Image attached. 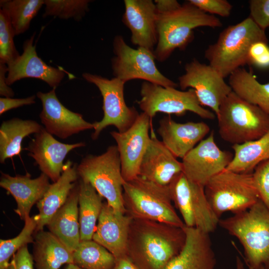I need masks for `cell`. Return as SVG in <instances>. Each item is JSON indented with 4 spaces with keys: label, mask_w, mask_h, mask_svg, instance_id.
Returning <instances> with one entry per match:
<instances>
[{
    "label": "cell",
    "mask_w": 269,
    "mask_h": 269,
    "mask_svg": "<svg viewBox=\"0 0 269 269\" xmlns=\"http://www.w3.org/2000/svg\"><path fill=\"white\" fill-rule=\"evenodd\" d=\"M234 156L225 170L252 173L261 162L269 159V132L257 139L232 146Z\"/></svg>",
    "instance_id": "obj_31"
},
{
    "label": "cell",
    "mask_w": 269,
    "mask_h": 269,
    "mask_svg": "<svg viewBox=\"0 0 269 269\" xmlns=\"http://www.w3.org/2000/svg\"><path fill=\"white\" fill-rule=\"evenodd\" d=\"M56 88L47 93L38 92L36 96L42 104L39 117L49 134L62 139L87 130L94 129V123L85 121L83 116L66 108L58 99Z\"/></svg>",
    "instance_id": "obj_16"
},
{
    "label": "cell",
    "mask_w": 269,
    "mask_h": 269,
    "mask_svg": "<svg viewBox=\"0 0 269 269\" xmlns=\"http://www.w3.org/2000/svg\"><path fill=\"white\" fill-rule=\"evenodd\" d=\"M154 2L159 14L172 11L181 5L176 0H155Z\"/></svg>",
    "instance_id": "obj_44"
},
{
    "label": "cell",
    "mask_w": 269,
    "mask_h": 269,
    "mask_svg": "<svg viewBox=\"0 0 269 269\" xmlns=\"http://www.w3.org/2000/svg\"><path fill=\"white\" fill-rule=\"evenodd\" d=\"M79 183H76L63 205L47 224L49 231L73 253L80 240L79 221Z\"/></svg>",
    "instance_id": "obj_25"
},
{
    "label": "cell",
    "mask_w": 269,
    "mask_h": 269,
    "mask_svg": "<svg viewBox=\"0 0 269 269\" xmlns=\"http://www.w3.org/2000/svg\"><path fill=\"white\" fill-rule=\"evenodd\" d=\"M141 99L137 102L139 108L150 118L157 113L183 116L191 112L202 119L213 120L216 115L200 103L193 89L178 90L144 81L140 88Z\"/></svg>",
    "instance_id": "obj_10"
},
{
    "label": "cell",
    "mask_w": 269,
    "mask_h": 269,
    "mask_svg": "<svg viewBox=\"0 0 269 269\" xmlns=\"http://www.w3.org/2000/svg\"><path fill=\"white\" fill-rule=\"evenodd\" d=\"M20 233L8 240H0V269H6L10 259L21 248L33 243V235L37 224V215L30 217L25 221Z\"/></svg>",
    "instance_id": "obj_34"
},
{
    "label": "cell",
    "mask_w": 269,
    "mask_h": 269,
    "mask_svg": "<svg viewBox=\"0 0 269 269\" xmlns=\"http://www.w3.org/2000/svg\"><path fill=\"white\" fill-rule=\"evenodd\" d=\"M6 269H33L32 256L27 246L20 249L12 257Z\"/></svg>",
    "instance_id": "obj_41"
},
{
    "label": "cell",
    "mask_w": 269,
    "mask_h": 269,
    "mask_svg": "<svg viewBox=\"0 0 269 269\" xmlns=\"http://www.w3.org/2000/svg\"><path fill=\"white\" fill-rule=\"evenodd\" d=\"M133 218L103 203L92 240L109 251L116 260L127 257V244Z\"/></svg>",
    "instance_id": "obj_20"
},
{
    "label": "cell",
    "mask_w": 269,
    "mask_h": 269,
    "mask_svg": "<svg viewBox=\"0 0 269 269\" xmlns=\"http://www.w3.org/2000/svg\"><path fill=\"white\" fill-rule=\"evenodd\" d=\"M114 269H139L128 257L121 258L116 260Z\"/></svg>",
    "instance_id": "obj_45"
},
{
    "label": "cell",
    "mask_w": 269,
    "mask_h": 269,
    "mask_svg": "<svg viewBox=\"0 0 269 269\" xmlns=\"http://www.w3.org/2000/svg\"><path fill=\"white\" fill-rule=\"evenodd\" d=\"M33 260L36 269H59L73 264V253L50 231L35 232Z\"/></svg>",
    "instance_id": "obj_27"
},
{
    "label": "cell",
    "mask_w": 269,
    "mask_h": 269,
    "mask_svg": "<svg viewBox=\"0 0 269 269\" xmlns=\"http://www.w3.org/2000/svg\"><path fill=\"white\" fill-rule=\"evenodd\" d=\"M248 64L260 69H269V45L268 42L258 41L249 50Z\"/></svg>",
    "instance_id": "obj_39"
},
{
    "label": "cell",
    "mask_w": 269,
    "mask_h": 269,
    "mask_svg": "<svg viewBox=\"0 0 269 269\" xmlns=\"http://www.w3.org/2000/svg\"><path fill=\"white\" fill-rule=\"evenodd\" d=\"M204 190L212 209L219 219L227 212L235 214L246 211L260 199L252 173L225 170L212 177Z\"/></svg>",
    "instance_id": "obj_8"
},
{
    "label": "cell",
    "mask_w": 269,
    "mask_h": 269,
    "mask_svg": "<svg viewBox=\"0 0 269 269\" xmlns=\"http://www.w3.org/2000/svg\"><path fill=\"white\" fill-rule=\"evenodd\" d=\"M181 89L195 90L200 104L218 115L220 105L232 92L224 78L211 65L193 59L185 66V73L178 78Z\"/></svg>",
    "instance_id": "obj_13"
},
{
    "label": "cell",
    "mask_w": 269,
    "mask_h": 269,
    "mask_svg": "<svg viewBox=\"0 0 269 269\" xmlns=\"http://www.w3.org/2000/svg\"><path fill=\"white\" fill-rule=\"evenodd\" d=\"M49 177L41 174L35 178L27 173L14 176L1 172L0 186L14 198L17 208L14 212L25 221L30 217L33 205L43 197L50 185Z\"/></svg>",
    "instance_id": "obj_24"
},
{
    "label": "cell",
    "mask_w": 269,
    "mask_h": 269,
    "mask_svg": "<svg viewBox=\"0 0 269 269\" xmlns=\"http://www.w3.org/2000/svg\"><path fill=\"white\" fill-rule=\"evenodd\" d=\"M65 269H83L74 264H68Z\"/></svg>",
    "instance_id": "obj_47"
},
{
    "label": "cell",
    "mask_w": 269,
    "mask_h": 269,
    "mask_svg": "<svg viewBox=\"0 0 269 269\" xmlns=\"http://www.w3.org/2000/svg\"><path fill=\"white\" fill-rule=\"evenodd\" d=\"M183 228L184 246L163 269H215L216 260L209 234L185 225Z\"/></svg>",
    "instance_id": "obj_22"
},
{
    "label": "cell",
    "mask_w": 269,
    "mask_h": 269,
    "mask_svg": "<svg viewBox=\"0 0 269 269\" xmlns=\"http://www.w3.org/2000/svg\"><path fill=\"white\" fill-rule=\"evenodd\" d=\"M252 173L255 186L260 199L269 210V159L265 160Z\"/></svg>",
    "instance_id": "obj_37"
},
{
    "label": "cell",
    "mask_w": 269,
    "mask_h": 269,
    "mask_svg": "<svg viewBox=\"0 0 269 269\" xmlns=\"http://www.w3.org/2000/svg\"><path fill=\"white\" fill-rule=\"evenodd\" d=\"M82 77L97 86L103 98L104 117L100 121L94 123L92 138H98L100 133L110 126H115L120 133L130 129L139 114L135 108L128 107L126 103L124 93L125 83L116 77L109 79L89 73H83Z\"/></svg>",
    "instance_id": "obj_12"
},
{
    "label": "cell",
    "mask_w": 269,
    "mask_h": 269,
    "mask_svg": "<svg viewBox=\"0 0 269 269\" xmlns=\"http://www.w3.org/2000/svg\"><path fill=\"white\" fill-rule=\"evenodd\" d=\"M269 269L261 268V269Z\"/></svg>",
    "instance_id": "obj_48"
},
{
    "label": "cell",
    "mask_w": 269,
    "mask_h": 269,
    "mask_svg": "<svg viewBox=\"0 0 269 269\" xmlns=\"http://www.w3.org/2000/svg\"><path fill=\"white\" fill-rule=\"evenodd\" d=\"M258 41L268 42V39L265 30L249 16L222 31L216 42L205 50V57L225 79L248 64L251 46Z\"/></svg>",
    "instance_id": "obj_4"
},
{
    "label": "cell",
    "mask_w": 269,
    "mask_h": 269,
    "mask_svg": "<svg viewBox=\"0 0 269 269\" xmlns=\"http://www.w3.org/2000/svg\"><path fill=\"white\" fill-rule=\"evenodd\" d=\"M168 186L172 202L186 226L208 234L216 230L220 219L212 209L204 187L189 180L183 172L176 175Z\"/></svg>",
    "instance_id": "obj_9"
},
{
    "label": "cell",
    "mask_w": 269,
    "mask_h": 269,
    "mask_svg": "<svg viewBox=\"0 0 269 269\" xmlns=\"http://www.w3.org/2000/svg\"><path fill=\"white\" fill-rule=\"evenodd\" d=\"M15 35L8 13L0 8V63L7 64L20 54L14 42Z\"/></svg>",
    "instance_id": "obj_36"
},
{
    "label": "cell",
    "mask_w": 269,
    "mask_h": 269,
    "mask_svg": "<svg viewBox=\"0 0 269 269\" xmlns=\"http://www.w3.org/2000/svg\"><path fill=\"white\" fill-rule=\"evenodd\" d=\"M151 120V118L142 112L127 131L110 133L117 143L122 175L126 182L138 176L140 163L150 140Z\"/></svg>",
    "instance_id": "obj_15"
},
{
    "label": "cell",
    "mask_w": 269,
    "mask_h": 269,
    "mask_svg": "<svg viewBox=\"0 0 269 269\" xmlns=\"http://www.w3.org/2000/svg\"><path fill=\"white\" fill-rule=\"evenodd\" d=\"M190 3L203 12L214 15L228 17L231 14L233 5L226 0H189Z\"/></svg>",
    "instance_id": "obj_38"
},
{
    "label": "cell",
    "mask_w": 269,
    "mask_h": 269,
    "mask_svg": "<svg viewBox=\"0 0 269 269\" xmlns=\"http://www.w3.org/2000/svg\"><path fill=\"white\" fill-rule=\"evenodd\" d=\"M122 21L131 32L133 44L153 52L157 43L158 12L151 0H125Z\"/></svg>",
    "instance_id": "obj_19"
},
{
    "label": "cell",
    "mask_w": 269,
    "mask_h": 269,
    "mask_svg": "<svg viewBox=\"0 0 269 269\" xmlns=\"http://www.w3.org/2000/svg\"><path fill=\"white\" fill-rule=\"evenodd\" d=\"M0 5L8 13L15 35H17L28 29L32 19L44 5V0H2Z\"/></svg>",
    "instance_id": "obj_33"
},
{
    "label": "cell",
    "mask_w": 269,
    "mask_h": 269,
    "mask_svg": "<svg viewBox=\"0 0 269 269\" xmlns=\"http://www.w3.org/2000/svg\"><path fill=\"white\" fill-rule=\"evenodd\" d=\"M35 33L23 44V52L7 65L6 82L10 86L24 78H35L56 88L65 76L60 69L46 64L38 55L34 44Z\"/></svg>",
    "instance_id": "obj_18"
},
{
    "label": "cell",
    "mask_w": 269,
    "mask_h": 269,
    "mask_svg": "<svg viewBox=\"0 0 269 269\" xmlns=\"http://www.w3.org/2000/svg\"><path fill=\"white\" fill-rule=\"evenodd\" d=\"M234 156L217 145L213 131L182 159V172L190 181L205 187L209 180L225 170Z\"/></svg>",
    "instance_id": "obj_14"
},
{
    "label": "cell",
    "mask_w": 269,
    "mask_h": 269,
    "mask_svg": "<svg viewBox=\"0 0 269 269\" xmlns=\"http://www.w3.org/2000/svg\"><path fill=\"white\" fill-rule=\"evenodd\" d=\"M86 145L84 142L72 144L64 143L56 139L42 127L34 134V138L25 148L28 155L32 157L42 173L46 175L53 182L58 180L63 171V161L73 149Z\"/></svg>",
    "instance_id": "obj_17"
},
{
    "label": "cell",
    "mask_w": 269,
    "mask_h": 269,
    "mask_svg": "<svg viewBox=\"0 0 269 269\" xmlns=\"http://www.w3.org/2000/svg\"><path fill=\"white\" fill-rule=\"evenodd\" d=\"M181 172V162L157 138L151 129L150 142L141 160L138 176L166 186Z\"/></svg>",
    "instance_id": "obj_21"
},
{
    "label": "cell",
    "mask_w": 269,
    "mask_h": 269,
    "mask_svg": "<svg viewBox=\"0 0 269 269\" xmlns=\"http://www.w3.org/2000/svg\"><path fill=\"white\" fill-rule=\"evenodd\" d=\"M73 264L83 269H114L116 260L93 240L81 241L73 253Z\"/></svg>",
    "instance_id": "obj_32"
},
{
    "label": "cell",
    "mask_w": 269,
    "mask_h": 269,
    "mask_svg": "<svg viewBox=\"0 0 269 269\" xmlns=\"http://www.w3.org/2000/svg\"><path fill=\"white\" fill-rule=\"evenodd\" d=\"M38 123L31 120L13 118L3 121L0 127V162L18 155L23 139L31 134H35L42 128Z\"/></svg>",
    "instance_id": "obj_28"
},
{
    "label": "cell",
    "mask_w": 269,
    "mask_h": 269,
    "mask_svg": "<svg viewBox=\"0 0 269 269\" xmlns=\"http://www.w3.org/2000/svg\"><path fill=\"white\" fill-rule=\"evenodd\" d=\"M210 131L203 122L177 123L170 117H164L159 123L157 133L164 145L177 158H183Z\"/></svg>",
    "instance_id": "obj_23"
},
{
    "label": "cell",
    "mask_w": 269,
    "mask_h": 269,
    "mask_svg": "<svg viewBox=\"0 0 269 269\" xmlns=\"http://www.w3.org/2000/svg\"><path fill=\"white\" fill-rule=\"evenodd\" d=\"M77 165L70 160L65 164L61 176L51 184L43 197L37 203L39 213L35 232L43 230L49 221L66 202L78 176Z\"/></svg>",
    "instance_id": "obj_26"
},
{
    "label": "cell",
    "mask_w": 269,
    "mask_h": 269,
    "mask_svg": "<svg viewBox=\"0 0 269 269\" xmlns=\"http://www.w3.org/2000/svg\"><path fill=\"white\" fill-rule=\"evenodd\" d=\"M183 227L133 218L127 257L139 269H163L184 246L186 234Z\"/></svg>",
    "instance_id": "obj_1"
},
{
    "label": "cell",
    "mask_w": 269,
    "mask_h": 269,
    "mask_svg": "<svg viewBox=\"0 0 269 269\" xmlns=\"http://www.w3.org/2000/svg\"><path fill=\"white\" fill-rule=\"evenodd\" d=\"M126 214L133 219L148 220L183 227L185 225L173 205L168 186L137 176L123 186Z\"/></svg>",
    "instance_id": "obj_5"
},
{
    "label": "cell",
    "mask_w": 269,
    "mask_h": 269,
    "mask_svg": "<svg viewBox=\"0 0 269 269\" xmlns=\"http://www.w3.org/2000/svg\"><path fill=\"white\" fill-rule=\"evenodd\" d=\"M78 176L90 183L115 210L126 213L123 199L125 183L117 145L109 146L99 155L89 154L77 166Z\"/></svg>",
    "instance_id": "obj_7"
},
{
    "label": "cell",
    "mask_w": 269,
    "mask_h": 269,
    "mask_svg": "<svg viewBox=\"0 0 269 269\" xmlns=\"http://www.w3.org/2000/svg\"><path fill=\"white\" fill-rule=\"evenodd\" d=\"M89 0H45L43 16H53L79 21L88 10Z\"/></svg>",
    "instance_id": "obj_35"
},
{
    "label": "cell",
    "mask_w": 269,
    "mask_h": 269,
    "mask_svg": "<svg viewBox=\"0 0 269 269\" xmlns=\"http://www.w3.org/2000/svg\"><path fill=\"white\" fill-rule=\"evenodd\" d=\"M35 95L24 98H12L1 97L0 98V115L7 111L25 105H29L35 103Z\"/></svg>",
    "instance_id": "obj_42"
},
{
    "label": "cell",
    "mask_w": 269,
    "mask_h": 269,
    "mask_svg": "<svg viewBox=\"0 0 269 269\" xmlns=\"http://www.w3.org/2000/svg\"><path fill=\"white\" fill-rule=\"evenodd\" d=\"M219 225L240 241L250 269H269V210L260 199Z\"/></svg>",
    "instance_id": "obj_3"
},
{
    "label": "cell",
    "mask_w": 269,
    "mask_h": 269,
    "mask_svg": "<svg viewBox=\"0 0 269 269\" xmlns=\"http://www.w3.org/2000/svg\"><path fill=\"white\" fill-rule=\"evenodd\" d=\"M222 139L234 144L253 141L269 132V115L232 92L216 116Z\"/></svg>",
    "instance_id": "obj_6"
},
{
    "label": "cell",
    "mask_w": 269,
    "mask_h": 269,
    "mask_svg": "<svg viewBox=\"0 0 269 269\" xmlns=\"http://www.w3.org/2000/svg\"><path fill=\"white\" fill-rule=\"evenodd\" d=\"M112 68L114 77L125 83L133 79H141L164 87L176 88L177 84L163 75L155 64L154 53L142 47L133 48L121 35L113 40Z\"/></svg>",
    "instance_id": "obj_11"
},
{
    "label": "cell",
    "mask_w": 269,
    "mask_h": 269,
    "mask_svg": "<svg viewBox=\"0 0 269 269\" xmlns=\"http://www.w3.org/2000/svg\"><path fill=\"white\" fill-rule=\"evenodd\" d=\"M250 17L263 30L269 27V0L249 1Z\"/></svg>",
    "instance_id": "obj_40"
},
{
    "label": "cell",
    "mask_w": 269,
    "mask_h": 269,
    "mask_svg": "<svg viewBox=\"0 0 269 269\" xmlns=\"http://www.w3.org/2000/svg\"><path fill=\"white\" fill-rule=\"evenodd\" d=\"M7 71V65L0 63V95L6 98H11L14 95V93L6 82Z\"/></svg>",
    "instance_id": "obj_43"
},
{
    "label": "cell",
    "mask_w": 269,
    "mask_h": 269,
    "mask_svg": "<svg viewBox=\"0 0 269 269\" xmlns=\"http://www.w3.org/2000/svg\"><path fill=\"white\" fill-rule=\"evenodd\" d=\"M222 25L221 21L216 16L203 12L188 0L172 11L158 13V40L153 51L155 59L163 62L175 49L185 50L194 39L195 28H214Z\"/></svg>",
    "instance_id": "obj_2"
},
{
    "label": "cell",
    "mask_w": 269,
    "mask_h": 269,
    "mask_svg": "<svg viewBox=\"0 0 269 269\" xmlns=\"http://www.w3.org/2000/svg\"><path fill=\"white\" fill-rule=\"evenodd\" d=\"M236 269H246L244 263L238 256L236 257Z\"/></svg>",
    "instance_id": "obj_46"
},
{
    "label": "cell",
    "mask_w": 269,
    "mask_h": 269,
    "mask_svg": "<svg viewBox=\"0 0 269 269\" xmlns=\"http://www.w3.org/2000/svg\"><path fill=\"white\" fill-rule=\"evenodd\" d=\"M229 84L238 96L269 115V83H260L251 70L241 67L229 76Z\"/></svg>",
    "instance_id": "obj_29"
},
{
    "label": "cell",
    "mask_w": 269,
    "mask_h": 269,
    "mask_svg": "<svg viewBox=\"0 0 269 269\" xmlns=\"http://www.w3.org/2000/svg\"><path fill=\"white\" fill-rule=\"evenodd\" d=\"M102 198L90 183L80 179L78 203L81 241L92 240L104 203Z\"/></svg>",
    "instance_id": "obj_30"
}]
</instances>
